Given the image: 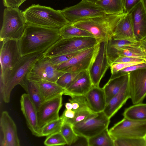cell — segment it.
I'll list each match as a JSON object with an SVG mask.
<instances>
[{
	"label": "cell",
	"instance_id": "8992f818",
	"mask_svg": "<svg viewBox=\"0 0 146 146\" xmlns=\"http://www.w3.org/2000/svg\"><path fill=\"white\" fill-rule=\"evenodd\" d=\"M100 41L93 37L61 38L43 53L48 58L81 51L93 47Z\"/></svg>",
	"mask_w": 146,
	"mask_h": 146
},
{
	"label": "cell",
	"instance_id": "74e56055",
	"mask_svg": "<svg viewBox=\"0 0 146 146\" xmlns=\"http://www.w3.org/2000/svg\"><path fill=\"white\" fill-rule=\"evenodd\" d=\"M81 51L62 54L49 58L51 62L54 65L56 66L68 61Z\"/></svg>",
	"mask_w": 146,
	"mask_h": 146
},
{
	"label": "cell",
	"instance_id": "ee69618b",
	"mask_svg": "<svg viewBox=\"0 0 146 146\" xmlns=\"http://www.w3.org/2000/svg\"><path fill=\"white\" fill-rule=\"evenodd\" d=\"M133 62H144L145 61L144 59L140 58L128 57H119L116 58L112 64Z\"/></svg>",
	"mask_w": 146,
	"mask_h": 146
},
{
	"label": "cell",
	"instance_id": "9c48e42d",
	"mask_svg": "<svg viewBox=\"0 0 146 146\" xmlns=\"http://www.w3.org/2000/svg\"><path fill=\"white\" fill-rule=\"evenodd\" d=\"M69 22L73 23L81 20L106 15L96 4L82 0L73 6L60 10Z\"/></svg>",
	"mask_w": 146,
	"mask_h": 146
},
{
	"label": "cell",
	"instance_id": "b9f144b4",
	"mask_svg": "<svg viewBox=\"0 0 146 146\" xmlns=\"http://www.w3.org/2000/svg\"><path fill=\"white\" fill-rule=\"evenodd\" d=\"M141 0H123L124 9V13H128Z\"/></svg>",
	"mask_w": 146,
	"mask_h": 146
},
{
	"label": "cell",
	"instance_id": "7402d4cb",
	"mask_svg": "<svg viewBox=\"0 0 146 146\" xmlns=\"http://www.w3.org/2000/svg\"><path fill=\"white\" fill-rule=\"evenodd\" d=\"M129 98H130V95L128 81L125 84L120 91L107 104L104 112L110 119Z\"/></svg>",
	"mask_w": 146,
	"mask_h": 146
},
{
	"label": "cell",
	"instance_id": "c3c4849f",
	"mask_svg": "<svg viewBox=\"0 0 146 146\" xmlns=\"http://www.w3.org/2000/svg\"><path fill=\"white\" fill-rule=\"evenodd\" d=\"M66 109L67 110H72V105L71 102H69L66 103L65 105Z\"/></svg>",
	"mask_w": 146,
	"mask_h": 146
},
{
	"label": "cell",
	"instance_id": "ba28073f",
	"mask_svg": "<svg viewBox=\"0 0 146 146\" xmlns=\"http://www.w3.org/2000/svg\"><path fill=\"white\" fill-rule=\"evenodd\" d=\"M110 122L103 111L93 113L85 120L73 125V128L76 134L89 138L108 128Z\"/></svg>",
	"mask_w": 146,
	"mask_h": 146
},
{
	"label": "cell",
	"instance_id": "277c9868",
	"mask_svg": "<svg viewBox=\"0 0 146 146\" xmlns=\"http://www.w3.org/2000/svg\"><path fill=\"white\" fill-rule=\"evenodd\" d=\"M43 53H36L22 57L11 70L7 81L0 90L1 98L6 103L10 102L11 92L18 85L23 88L26 80V76L36 61L43 56Z\"/></svg>",
	"mask_w": 146,
	"mask_h": 146
},
{
	"label": "cell",
	"instance_id": "f546056e",
	"mask_svg": "<svg viewBox=\"0 0 146 146\" xmlns=\"http://www.w3.org/2000/svg\"><path fill=\"white\" fill-rule=\"evenodd\" d=\"M114 140L107 128L98 135L88 138L89 146H114Z\"/></svg>",
	"mask_w": 146,
	"mask_h": 146
},
{
	"label": "cell",
	"instance_id": "e0dca14e",
	"mask_svg": "<svg viewBox=\"0 0 146 146\" xmlns=\"http://www.w3.org/2000/svg\"><path fill=\"white\" fill-rule=\"evenodd\" d=\"M21 110L24 115L28 128L34 135L40 137L37 111L27 94H24L21 96Z\"/></svg>",
	"mask_w": 146,
	"mask_h": 146
},
{
	"label": "cell",
	"instance_id": "f5cc1de1",
	"mask_svg": "<svg viewBox=\"0 0 146 146\" xmlns=\"http://www.w3.org/2000/svg\"><path fill=\"white\" fill-rule=\"evenodd\" d=\"M145 142L146 143V134L145 135V136L143 137Z\"/></svg>",
	"mask_w": 146,
	"mask_h": 146
},
{
	"label": "cell",
	"instance_id": "7bdbcfd3",
	"mask_svg": "<svg viewBox=\"0 0 146 146\" xmlns=\"http://www.w3.org/2000/svg\"><path fill=\"white\" fill-rule=\"evenodd\" d=\"M70 146H89L88 138L82 135H77Z\"/></svg>",
	"mask_w": 146,
	"mask_h": 146
},
{
	"label": "cell",
	"instance_id": "d590c367",
	"mask_svg": "<svg viewBox=\"0 0 146 146\" xmlns=\"http://www.w3.org/2000/svg\"><path fill=\"white\" fill-rule=\"evenodd\" d=\"M78 73L64 72L58 78L56 83L65 90L73 83Z\"/></svg>",
	"mask_w": 146,
	"mask_h": 146
},
{
	"label": "cell",
	"instance_id": "f35d334b",
	"mask_svg": "<svg viewBox=\"0 0 146 146\" xmlns=\"http://www.w3.org/2000/svg\"><path fill=\"white\" fill-rule=\"evenodd\" d=\"M139 42H134L127 39H114L112 38L108 40V45L115 47L121 48L135 44Z\"/></svg>",
	"mask_w": 146,
	"mask_h": 146
},
{
	"label": "cell",
	"instance_id": "bcb514c9",
	"mask_svg": "<svg viewBox=\"0 0 146 146\" xmlns=\"http://www.w3.org/2000/svg\"><path fill=\"white\" fill-rule=\"evenodd\" d=\"M76 113V112L72 110L65 109L61 116L63 118L64 121L68 122L74 117Z\"/></svg>",
	"mask_w": 146,
	"mask_h": 146
},
{
	"label": "cell",
	"instance_id": "9a60e30c",
	"mask_svg": "<svg viewBox=\"0 0 146 146\" xmlns=\"http://www.w3.org/2000/svg\"><path fill=\"white\" fill-rule=\"evenodd\" d=\"M1 146H19L20 141L14 121L6 111H3L0 120Z\"/></svg>",
	"mask_w": 146,
	"mask_h": 146
},
{
	"label": "cell",
	"instance_id": "6da1fadb",
	"mask_svg": "<svg viewBox=\"0 0 146 146\" xmlns=\"http://www.w3.org/2000/svg\"><path fill=\"white\" fill-rule=\"evenodd\" d=\"M61 38L60 29L27 25L19 40L21 56L43 53Z\"/></svg>",
	"mask_w": 146,
	"mask_h": 146
},
{
	"label": "cell",
	"instance_id": "836d02e7",
	"mask_svg": "<svg viewBox=\"0 0 146 146\" xmlns=\"http://www.w3.org/2000/svg\"><path fill=\"white\" fill-rule=\"evenodd\" d=\"M60 132L66 140L67 145L70 146L77 135L73 130V125L67 122L64 121Z\"/></svg>",
	"mask_w": 146,
	"mask_h": 146
},
{
	"label": "cell",
	"instance_id": "1f68e13d",
	"mask_svg": "<svg viewBox=\"0 0 146 146\" xmlns=\"http://www.w3.org/2000/svg\"><path fill=\"white\" fill-rule=\"evenodd\" d=\"M114 146H146L143 137L120 138L114 140Z\"/></svg>",
	"mask_w": 146,
	"mask_h": 146
},
{
	"label": "cell",
	"instance_id": "5bb4252c",
	"mask_svg": "<svg viewBox=\"0 0 146 146\" xmlns=\"http://www.w3.org/2000/svg\"><path fill=\"white\" fill-rule=\"evenodd\" d=\"M128 73L130 99L133 104L142 103L146 96V68Z\"/></svg>",
	"mask_w": 146,
	"mask_h": 146
},
{
	"label": "cell",
	"instance_id": "f6af8a7d",
	"mask_svg": "<svg viewBox=\"0 0 146 146\" xmlns=\"http://www.w3.org/2000/svg\"><path fill=\"white\" fill-rule=\"evenodd\" d=\"M4 6L6 7L18 8L21 5V0H2Z\"/></svg>",
	"mask_w": 146,
	"mask_h": 146
},
{
	"label": "cell",
	"instance_id": "816d5d0a",
	"mask_svg": "<svg viewBox=\"0 0 146 146\" xmlns=\"http://www.w3.org/2000/svg\"><path fill=\"white\" fill-rule=\"evenodd\" d=\"M144 57V60L146 62V53L143 51Z\"/></svg>",
	"mask_w": 146,
	"mask_h": 146
},
{
	"label": "cell",
	"instance_id": "5b68a950",
	"mask_svg": "<svg viewBox=\"0 0 146 146\" xmlns=\"http://www.w3.org/2000/svg\"><path fill=\"white\" fill-rule=\"evenodd\" d=\"M3 18L0 32L1 41L7 39L19 40L27 25L23 11L19 8L6 7L4 10Z\"/></svg>",
	"mask_w": 146,
	"mask_h": 146
},
{
	"label": "cell",
	"instance_id": "ac0fdd59",
	"mask_svg": "<svg viewBox=\"0 0 146 146\" xmlns=\"http://www.w3.org/2000/svg\"><path fill=\"white\" fill-rule=\"evenodd\" d=\"M136 40L139 42L146 38V11L141 1L129 13Z\"/></svg>",
	"mask_w": 146,
	"mask_h": 146
},
{
	"label": "cell",
	"instance_id": "52a82bcc",
	"mask_svg": "<svg viewBox=\"0 0 146 146\" xmlns=\"http://www.w3.org/2000/svg\"><path fill=\"white\" fill-rule=\"evenodd\" d=\"M0 50V90L6 84L10 73L22 56L19 40L7 39L2 41Z\"/></svg>",
	"mask_w": 146,
	"mask_h": 146
},
{
	"label": "cell",
	"instance_id": "60d3db41",
	"mask_svg": "<svg viewBox=\"0 0 146 146\" xmlns=\"http://www.w3.org/2000/svg\"><path fill=\"white\" fill-rule=\"evenodd\" d=\"M143 68H146V62L138 64L125 68L116 74L111 75L110 78H114L122 74L128 73L138 69Z\"/></svg>",
	"mask_w": 146,
	"mask_h": 146
},
{
	"label": "cell",
	"instance_id": "681fc988",
	"mask_svg": "<svg viewBox=\"0 0 146 146\" xmlns=\"http://www.w3.org/2000/svg\"><path fill=\"white\" fill-rule=\"evenodd\" d=\"M141 1L146 11V0H141Z\"/></svg>",
	"mask_w": 146,
	"mask_h": 146
},
{
	"label": "cell",
	"instance_id": "d6986e66",
	"mask_svg": "<svg viewBox=\"0 0 146 146\" xmlns=\"http://www.w3.org/2000/svg\"><path fill=\"white\" fill-rule=\"evenodd\" d=\"M93 86L88 70H84L79 72L73 83L65 90L64 95H85Z\"/></svg>",
	"mask_w": 146,
	"mask_h": 146
},
{
	"label": "cell",
	"instance_id": "2e32d148",
	"mask_svg": "<svg viewBox=\"0 0 146 146\" xmlns=\"http://www.w3.org/2000/svg\"><path fill=\"white\" fill-rule=\"evenodd\" d=\"M59 95L44 101L37 111L40 129L45 124L59 117V112L62 106V96Z\"/></svg>",
	"mask_w": 146,
	"mask_h": 146
},
{
	"label": "cell",
	"instance_id": "8fae6325",
	"mask_svg": "<svg viewBox=\"0 0 146 146\" xmlns=\"http://www.w3.org/2000/svg\"><path fill=\"white\" fill-rule=\"evenodd\" d=\"M64 73L58 70L56 66L51 62L49 58L43 56L35 63L27 74L26 79L36 83L42 80L56 83Z\"/></svg>",
	"mask_w": 146,
	"mask_h": 146
},
{
	"label": "cell",
	"instance_id": "4fadbf2b",
	"mask_svg": "<svg viewBox=\"0 0 146 146\" xmlns=\"http://www.w3.org/2000/svg\"><path fill=\"white\" fill-rule=\"evenodd\" d=\"M108 40L100 41L97 52L88 70L93 86H99L100 81L110 67L107 54Z\"/></svg>",
	"mask_w": 146,
	"mask_h": 146
},
{
	"label": "cell",
	"instance_id": "d6a6232c",
	"mask_svg": "<svg viewBox=\"0 0 146 146\" xmlns=\"http://www.w3.org/2000/svg\"><path fill=\"white\" fill-rule=\"evenodd\" d=\"M69 102L72 105V110L76 112L84 110H89L84 95L72 96Z\"/></svg>",
	"mask_w": 146,
	"mask_h": 146
},
{
	"label": "cell",
	"instance_id": "8d00e7d4",
	"mask_svg": "<svg viewBox=\"0 0 146 146\" xmlns=\"http://www.w3.org/2000/svg\"><path fill=\"white\" fill-rule=\"evenodd\" d=\"M94 113H95L88 109L82 110L76 112L74 117L67 122L70 123L72 125H74L85 120Z\"/></svg>",
	"mask_w": 146,
	"mask_h": 146
},
{
	"label": "cell",
	"instance_id": "cb8c5ba5",
	"mask_svg": "<svg viewBox=\"0 0 146 146\" xmlns=\"http://www.w3.org/2000/svg\"><path fill=\"white\" fill-rule=\"evenodd\" d=\"M128 73L123 74L110 78L103 88L106 96L107 104L120 90L128 81Z\"/></svg>",
	"mask_w": 146,
	"mask_h": 146
},
{
	"label": "cell",
	"instance_id": "4316f807",
	"mask_svg": "<svg viewBox=\"0 0 146 146\" xmlns=\"http://www.w3.org/2000/svg\"><path fill=\"white\" fill-rule=\"evenodd\" d=\"M125 109L124 117L136 121H146V104L139 103Z\"/></svg>",
	"mask_w": 146,
	"mask_h": 146
},
{
	"label": "cell",
	"instance_id": "7a4b0ae2",
	"mask_svg": "<svg viewBox=\"0 0 146 146\" xmlns=\"http://www.w3.org/2000/svg\"><path fill=\"white\" fill-rule=\"evenodd\" d=\"M27 25L60 29L69 22L60 10L33 4L23 11Z\"/></svg>",
	"mask_w": 146,
	"mask_h": 146
},
{
	"label": "cell",
	"instance_id": "44dd1931",
	"mask_svg": "<svg viewBox=\"0 0 146 146\" xmlns=\"http://www.w3.org/2000/svg\"><path fill=\"white\" fill-rule=\"evenodd\" d=\"M84 96L89 107L92 111L95 113L104 111L107 103L103 88L93 85Z\"/></svg>",
	"mask_w": 146,
	"mask_h": 146
},
{
	"label": "cell",
	"instance_id": "e575fe53",
	"mask_svg": "<svg viewBox=\"0 0 146 146\" xmlns=\"http://www.w3.org/2000/svg\"><path fill=\"white\" fill-rule=\"evenodd\" d=\"M47 136L44 142L45 145L58 146L67 144L66 140L60 132L53 133Z\"/></svg>",
	"mask_w": 146,
	"mask_h": 146
},
{
	"label": "cell",
	"instance_id": "4dcf8cb0",
	"mask_svg": "<svg viewBox=\"0 0 146 146\" xmlns=\"http://www.w3.org/2000/svg\"><path fill=\"white\" fill-rule=\"evenodd\" d=\"M64 122L63 118L61 116L58 119L47 123L40 129L41 137L47 136L53 133L60 132Z\"/></svg>",
	"mask_w": 146,
	"mask_h": 146
},
{
	"label": "cell",
	"instance_id": "ab89813d",
	"mask_svg": "<svg viewBox=\"0 0 146 146\" xmlns=\"http://www.w3.org/2000/svg\"><path fill=\"white\" fill-rule=\"evenodd\" d=\"M144 62H133L113 63L110 66L111 75L116 74L119 71L128 67Z\"/></svg>",
	"mask_w": 146,
	"mask_h": 146
},
{
	"label": "cell",
	"instance_id": "603a6c76",
	"mask_svg": "<svg viewBox=\"0 0 146 146\" xmlns=\"http://www.w3.org/2000/svg\"><path fill=\"white\" fill-rule=\"evenodd\" d=\"M112 38L114 39H127L139 42L134 36L129 13H125L119 21Z\"/></svg>",
	"mask_w": 146,
	"mask_h": 146
},
{
	"label": "cell",
	"instance_id": "f907efd6",
	"mask_svg": "<svg viewBox=\"0 0 146 146\" xmlns=\"http://www.w3.org/2000/svg\"><path fill=\"white\" fill-rule=\"evenodd\" d=\"M89 2L96 4L97 2L100 0H87Z\"/></svg>",
	"mask_w": 146,
	"mask_h": 146
},
{
	"label": "cell",
	"instance_id": "3957f363",
	"mask_svg": "<svg viewBox=\"0 0 146 146\" xmlns=\"http://www.w3.org/2000/svg\"><path fill=\"white\" fill-rule=\"evenodd\" d=\"M125 13L94 17L81 20L74 25L89 32L100 41L108 40L112 37L118 22Z\"/></svg>",
	"mask_w": 146,
	"mask_h": 146
},
{
	"label": "cell",
	"instance_id": "ffe728a7",
	"mask_svg": "<svg viewBox=\"0 0 146 146\" xmlns=\"http://www.w3.org/2000/svg\"><path fill=\"white\" fill-rule=\"evenodd\" d=\"M139 42L121 48L108 45L107 54L110 65L119 57H134L144 60L143 51L140 46Z\"/></svg>",
	"mask_w": 146,
	"mask_h": 146
},
{
	"label": "cell",
	"instance_id": "f1b7e54d",
	"mask_svg": "<svg viewBox=\"0 0 146 146\" xmlns=\"http://www.w3.org/2000/svg\"><path fill=\"white\" fill-rule=\"evenodd\" d=\"M23 88L29 95L37 111L44 101L37 83L27 79Z\"/></svg>",
	"mask_w": 146,
	"mask_h": 146
},
{
	"label": "cell",
	"instance_id": "d4e9b609",
	"mask_svg": "<svg viewBox=\"0 0 146 146\" xmlns=\"http://www.w3.org/2000/svg\"><path fill=\"white\" fill-rule=\"evenodd\" d=\"M36 83L44 102L59 95H63L65 91L56 82L42 80Z\"/></svg>",
	"mask_w": 146,
	"mask_h": 146
},
{
	"label": "cell",
	"instance_id": "30bf717a",
	"mask_svg": "<svg viewBox=\"0 0 146 146\" xmlns=\"http://www.w3.org/2000/svg\"><path fill=\"white\" fill-rule=\"evenodd\" d=\"M99 43L93 47L81 51L68 61L56 66L57 69L64 72L72 73L88 70L97 52Z\"/></svg>",
	"mask_w": 146,
	"mask_h": 146
},
{
	"label": "cell",
	"instance_id": "7dc6e473",
	"mask_svg": "<svg viewBox=\"0 0 146 146\" xmlns=\"http://www.w3.org/2000/svg\"><path fill=\"white\" fill-rule=\"evenodd\" d=\"M139 45L143 51L146 53V38L140 41Z\"/></svg>",
	"mask_w": 146,
	"mask_h": 146
},
{
	"label": "cell",
	"instance_id": "db71d44e",
	"mask_svg": "<svg viewBox=\"0 0 146 146\" xmlns=\"http://www.w3.org/2000/svg\"><path fill=\"white\" fill-rule=\"evenodd\" d=\"M21 2L22 4L24 2L27 0H21Z\"/></svg>",
	"mask_w": 146,
	"mask_h": 146
},
{
	"label": "cell",
	"instance_id": "83f0119b",
	"mask_svg": "<svg viewBox=\"0 0 146 146\" xmlns=\"http://www.w3.org/2000/svg\"><path fill=\"white\" fill-rule=\"evenodd\" d=\"M61 38H68L74 37H93L87 31L74 26L69 23L60 29Z\"/></svg>",
	"mask_w": 146,
	"mask_h": 146
},
{
	"label": "cell",
	"instance_id": "484cf974",
	"mask_svg": "<svg viewBox=\"0 0 146 146\" xmlns=\"http://www.w3.org/2000/svg\"><path fill=\"white\" fill-rule=\"evenodd\" d=\"M96 4L106 14H121L124 13L123 0H100Z\"/></svg>",
	"mask_w": 146,
	"mask_h": 146
},
{
	"label": "cell",
	"instance_id": "7c38bea8",
	"mask_svg": "<svg viewBox=\"0 0 146 146\" xmlns=\"http://www.w3.org/2000/svg\"><path fill=\"white\" fill-rule=\"evenodd\" d=\"M114 139L120 138H142L146 134V121L124 117L109 130Z\"/></svg>",
	"mask_w": 146,
	"mask_h": 146
}]
</instances>
